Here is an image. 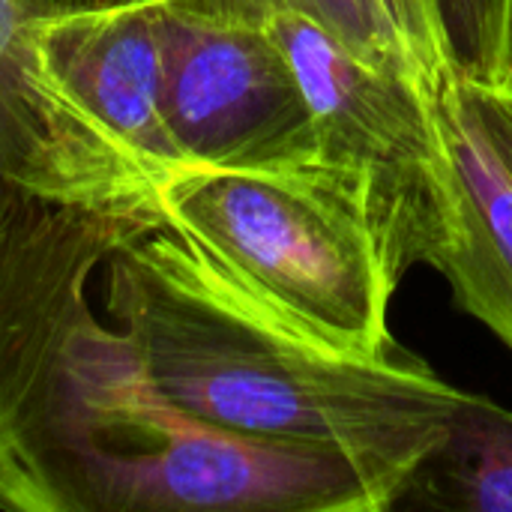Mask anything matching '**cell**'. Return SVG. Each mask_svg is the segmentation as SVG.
Listing matches in <instances>:
<instances>
[{"label":"cell","instance_id":"1","mask_svg":"<svg viewBox=\"0 0 512 512\" xmlns=\"http://www.w3.org/2000/svg\"><path fill=\"white\" fill-rule=\"evenodd\" d=\"M162 222L147 204L39 198L0 216V510H381L378 465L186 417L132 339L93 315V273Z\"/></svg>","mask_w":512,"mask_h":512},{"label":"cell","instance_id":"2","mask_svg":"<svg viewBox=\"0 0 512 512\" xmlns=\"http://www.w3.org/2000/svg\"><path fill=\"white\" fill-rule=\"evenodd\" d=\"M105 309L159 396L186 417L342 447L408 480L471 399L402 348L354 357L309 339L168 219L105 261Z\"/></svg>","mask_w":512,"mask_h":512},{"label":"cell","instance_id":"3","mask_svg":"<svg viewBox=\"0 0 512 512\" xmlns=\"http://www.w3.org/2000/svg\"><path fill=\"white\" fill-rule=\"evenodd\" d=\"M162 213L309 339L354 357L399 348V279L354 198L315 168L195 171L168 189Z\"/></svg>","mask_w":512,"mask_h":512},{"label":"cell","instance_id":"4","mask_svg":"<svg viewBox=\"0 0 512 512\" xmlns=\"http://www.w3.org/2000/svg\"><path fill=\"white\" fill-rule=\"evenodd\" d=\"M267 30L312 108L309 168L354 198L402 282L414 264H429L441 231L447 150L435 90L363 60L303 15H276Z\"/></svg>","mask_w":512,"mask_h":512},{"label":"cell","instance_id":"5","mask_svg":"<svg viewBox=\"0 0 512 512\" xmlns=\"http://www.w3.org/2000/svg\"><path fill=\"white\" fill-rule=\"evenodd\" d=\"M162 48V111L192 171L309 168L315 126L306 90L258 24L153 6Z\"/></svg>","mask_w":512,"mask_h":512},{"label":"cell","instance_id":"6","mask_svg":"<svg viewBox=\"0 0 512 512\" xmlns=\"http://www.w3.org/2000/svg\"><path fill=\"white\" fill-rule=\"evenodd\" d=\"M153 6L48 18L45 45L63 84L135 153L168 195L195 174L162 111V48Z\"/></svg>","mask_w":512,"mask_h":512},{"label":"cell","instance_id":"7","mask_svg":"<svg viewBox=\"0 0 512 512\" xmlns=\"http://www.w3.org/2000/svg\"><path fill=\"white\" fill-rule=\"evenodd\" d=\"M447 150L441 231L429 255L456 303L512 351V174L447 75L435 90Z\"/></svg>","mask_w":512,"mask_h":512},{"label":"cell","instance_id":"8","mask_svg":"<svg viewBox=\"0 0 512 512\" xmlns=\"http://www.w3.org/2000/svg\"><path fill=\"white\" fill-rule=\"evenodd\" d=\"M396 510L512 512V411L471 393Z\"/></svg>","mask_w":512,"mask_h":512},{"label":"cell","instance_id":"9","mask_svg":"<svg viewBox=\"0 0 512 512\" xmlns=\"http://www.w3.org/2000/svg\"><path fill=\"white\" fill-rule=\"evenodd\" d=\"M177 9L234 21V24H258L267 27L276 15H303L333 33L345 48L360 54L363 60L387 69L408 72L420 81L408 54L396 42V36L381 24V18L369 9L366 0H165Z\"/></svg>","mask_w":512,"mask_h":512},{"label":"cell","instance_id":"10","mask_svg":"<svg viewBox=\"0 0 512 512\" xmlns=\"http://www.w3.org/2000/svg\"><path fill=\"white\" fill-rule=\"evenodd\" d=\"M447 75L512 93V0H432Z\"/></svg>","mask_w":512,"mask_h":512},{"label":"cell","instance_id":"11","mask_svg":"<svg viewBox=\"0 0 512 512\" xmlns=\"http://www.w3.org/2000/svg\"><path fill=\"white\" fill-rule=\"evenodd\" d=\"M369 9L381 18V24L396 36L420 81L429 90H438L447 78V63L441 51L438 21L432 0H366Z\"/></svg>","mask_w":512,"mask_h":512},{"label":"cell","instance_id":"12","mask_svg":"<svg viewBox=\"0 0 512 512\" xmlns=\"http://www.w3.org/2000/svg\"><path fill=\"white\" fill-rule=\"evenodd\" d=\"M453 81L459 87V96H462L465 108L477 120L480 132L486 135V141L495 147V153L501 156V162L507 165V171L512 174V96L510 93L483 90V87H471V84H465L459 78H453Z\"/></svg>","mask_w":512,"mask_h":512},{"label":"cell","instance_id":"13","mask_svg":"<svg viewBox=\"0 0 512 512\" xmlns=\"http://www.w3.org/2000/svg\"><path fill=\"white\" fill-rule=\"evenodd\" d=\"M36 18H57V15H78V12H102V9H123V6H150L165 0H18Z\"/></svg>","mask_w":512,"mask_h":512},{"label":"cell","instance_id":"14","mask_svg":"<svg viewBox=\"0 0 512 512\" xmlns=\"http://www.w3.org/2000/svg\"><path fill=\"white\" fill-rule=\"evenodd\" d=\"M510 96H512V93H510Z\"/></svg>","mask_w":512,"mask_h":512}]
</instances>
